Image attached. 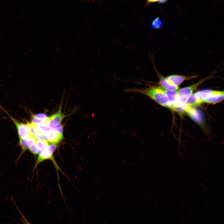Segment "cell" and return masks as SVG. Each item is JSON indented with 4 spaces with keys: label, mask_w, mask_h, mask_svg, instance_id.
Wrapping results in <instances>:
<instances>
[{
    "label": "cell",
    "mask_w": 224,
    "mask_h": 224,
    "mask_svg": "<svg viewBox=\"0 0 224 224\" xmlns=\"http://www.w3.org/2000/svg\"><path fill=\"white\" fill-rule=\"evenodd\" d=\"M47 141L51 144H57L63 139V134H61L57 132L51 130L42 133Z\"/></svg>",
    "instance_id": "obj_8"
},
{
    "label": "cell",
    "mask_w": 224,
    "mask_h": 224,
    "mask_svg": "<svg viewBox=\"0 0 224 224\" xmlns=\"http://www.w3.org/2000/svg\"><path fill=\"white\" fill-rule=\"evenodd\" d=\"M35 145L39 150V154L47 148L49 145L47 141L36 140Z\"/></svg>",
    "instance_id": "obj_11"
},
{
    "label": "cell",
    "mask_w": 224,
    "mask_h": 224,
    "mask_svg": "<svg viewBox=\"0 0 224 224\" xmlns=\"http://www.w3.org/2000/svg\"><path fill=\"white\" fill-rule=\"evenodd\" d=\"M211 77V76L210 75L193 85L178 90L176 99V103L177 105L181 107L185 106L186 102L194 91L200 85Z\"/></svg>",
    "instance_id": "obj_3"
},
{
    "label": "cell",
    "mask_w": 224,
    "mask_h": 224,
    "mask_svg": "<svg viewBox=\"0 0 224 224\" xmlns=\"http://www.w3.org/2000/svg\"><path fill=\"white\" fill-rule=\"evenodd\" d=\"M29 149L34 154H38L39 153V150L35 144L32 146Z\"/></svg>",
    "instance_id": "obj_15"
},
{
    "label": "cell",
    "mask_w": 224,
    "mask_h": 224,
    "mask_svg": "<svg viewBox=\"0 0 224 224\" xmlns=\"http://www.w3.org/2000/svg\"><path fill=\"white\" fill-rule=\"evenodd\" d=\"M53 130L54 131L58 133L63 134V127L60 124L58 125Z\"/></svg>",
    "instance_id": "obj_16"
},
{
    "label": "cell",
    "mask_w": 224,
    "mask_h": 224,
    "mask_svg": "<svg viewBox=\"0 0 224 224\" xmlns=\"http://www.w3.org/2000/svg\"><path fill=\"white\" fill-rule=\"evenodd\" d=\"M203 103L215 104L224 100V91L204 90L195 93Z\"/></svg>",
    "instance_id": "obj_2"
},
{
    "label": "cell",
    "mask_w": 224,
    "mask_h": 224,
    "mask_svg": "<svg viewBox=\"0 0 224 224\" xmlns=\"http://www.w3.org/2000/svg\"><path fill=\"white\" fill-rule=\"evenodd\" d=\"M65 117V115L62 113L61 107H60L57 113L48 118L44 124L50 127L52 130H53L60 124Z\"/></svg>",
    "instance_id": "obj_6"
},
{
    "label": "cell",
    "mask_w": 224,
    "mask_h": 224,
    "mask_svg": "<svg viewBox=\"0 0 224 224\" xmlns=\"http://www.w3.org/2000/svg\"><path fill=\"white\" fill-rule=\"evenodd\" d=\"M157 75L159 79V83L161 86L165 90L171 91H176L179 89V87L170 82L166 78L161 75L158 72Z\"/></svg>",
    "instance_id": "obj_9"
},
{
    "label": "cell",
    "mask_w": 224,
    "mask_h": 224,
    "mask_svg": "<svg viewBox=\"0 0 224 224\" xmlns=\"http://www.w3.org/2000/svg\"><path fill=\"white\" fill-rule=\"evenodd\" d=\"M167 0H158V1L160 3H163L166 2Z\"/></svg>",
    "instance_id": "obj_18"
},
{
    "label": "cell",
    "mask_w": 224,
    "mask_h": 224,
    "mask_svg": "<svg viewBox=\"0 0 224 224\" xmlns=\"http://www.w3.org/2000/svg\"><path fill=\"white\" fill-rule=\"evenodd\" d=\"M203 103L195 93H192L187 100L185 104L190 107H192L199 106Z\"/></svg>",
    "instance_id": "obj_10"
},
{
    "label": "cell",
    "mask_w": 224,
    "mask_h": 224,
    "mask_svg": "<svg viewBox=\"0 0 224 224\" xmlns=\"http://www.w3.org/2000/svg\"><path fill=\"white\" fill-rule=\"evenodd\" d=\"M197 75L185 76L173 75L166 77V78L170 82L174 85L178 86L183 82L198 77Z\"/></svg>",
    "instance_id": "obj_7"
},
{
    "label": "cell",
    "mask_w": 224,
    "mask_h": 224,
    "mask_svg": "<svg viewBox=\"0 0 224 224\" xmlns=\"http://www.w3.org/2000/svg\"><path fill=\"white\" fill-rule=\"evenodd\" d=\"M152 25V27L154 28H159L161 26V21L159 18H156L153 21Z\"/></svg>",
    "instance_id": "obj_14"
},
{
    "label": "cell",
    "mask_w": 224,
    "mask_h": 224,
    "mask_svg": "<svg viewBox=\"0 0 224 224\" xmlns=\"http://www.w3.org/2000/svg\"><path fill=\"white\" fill-rule=\"evenodd\" d=\"M158 0H147L146 6L148 5L150 3L158 1Z\"/></svg>",
    "instance_id": "obj_17"
},
{
    "label": "cell",
    "mask_w": 224,
    "mask_h": 224,
    "mask_svg": "<svg viewBox=\"0 0 224 224\" xmlns=\"http://www.w3.org/2000/svg\"><path fill=\"white\" fill-rule=\"evenodd\" d=\"M35 124L38 130L41 133L52 130L50 127L44 123Z\"/></svg>",
    "instance_id": "obj_12"
},
{
    "label": "cell",
    "mask_w": 224,
    "mask_h": 224,
    "mask_svg": "<svg viewBox=\"0 0 224 224\" xmlns=\"http://www.w3.org/2000/svg\"><path fill=\"white\" fill-rule=\"evenodd\" d=\"M32 117L42 121L44 123H45L48 118L45 114L43 113L36 114L33 115Z\"/></svg>",
    "instance_id": "obj_13"
},
{
    "label": "cell",
    "mask_w": 224,
    "mask_h": 224,
    "mask_svg": "<svg viewBox=\"0 0 224 224\" xmlns=\"http://www.w3.org/2000/svg\"><path fill=\"white\" fill-rule=\"evenodd\" d=\"M7 114L11 118L16 127L19 139L26 138L33 136L27 123L25 124L21 122L12 117L7 112Z\"/></svg>",
    "instance_id": "obj_5"
},
{
    "label": "cell",
    "mask_w": 224,
    "mask_h": 224,
    "mask_svg": "<svg viewBox=\"0 0 224 224\" xmlns=\"http://www.w3.org/2000/svg\"><path fill=\"white\" fill-rule=\"evenodd\" d=\"M125 92L139 93L143 94L154 100L160 105L172 110L170 102L160 86H151L144 89L136 87L126 88L124 90Z\"/></svg>",
    "instance_id": "obj_1"
},
{
    "label": "cell",
    "mask_w": 224,
    "mask_h": 224,
    "mask_svg": "<svg viewBox=\"0 0 224 224\" xmlns=\"http://www.w3.org/2000/svg\"><path fill=\"white\" fill-rule=\"evenodd\" d=\"M56 148L57 146L56 144H52L49 145L48 147L45 150L39 153L38 154L37 161L35 164L34 170L40 163L48 159L52 160L56 169L57 170H59V167L56 164L53 156V153Z\"/></svg>",
    "instance_id": "obj_4"
}]
</instances>
